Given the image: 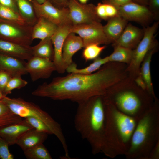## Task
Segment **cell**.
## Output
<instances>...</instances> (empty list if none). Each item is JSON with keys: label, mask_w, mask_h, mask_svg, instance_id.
<instances>
[{"label": "cell", "mask_w": 159, "mask_h": 159, "mask_svg": "<svg viewBox=\"0 0 159 159\" xmlns=\"http://www.w3.org/2000/svg\"><path fill=\"white\" fill-rule=\"evenodd\" d=\"M33 56L47 59L53 61L54 50L51 37L41 40L36 45L32 46Z\"/></svg>", "instance_id": "cb8c5ba5"}, {"label": "cell", "mask_w": 159, "mask_h": 159, "mask_svg": "<svg viewBox=\"0 0 159 159\" xmlns=\"http://www.w3.org/2000/svg\"><path fill=\"white\" fill-rule=\"evenodd\" d=\"M9 145L4 139L0 137V158L1 159H13L14 155L9 151Z\"/></svg>", "instance_id": "e575fe53"}, {"label": "cell", "mask_w": 159, "mask_h": 159, "mask_svg": "<svg viewBox=\"0 0 159 159\" xmlns=\"http://www.w3.org/2000/svg\"><path fill=\"white\" fill-rule=\"evenodd\" d=\"M12 77L7 72L0 70V91L2 94L5 86Z\"/></svg>", "instance_id": "8d00e7d4"}, {"label": "cell", "mask_w": 159, "mask_h": 159, "mask_svg": "<svg viewBox=\"0 0 159 159\" xmlns=\"http://www.w3.org/2000/svg\"><path fill=\"white\" fill-rule=\"evenodd\" d=\"M83 47V42L79 36L73 33L67 35L63 44L62 53V62L66 69L73 62L72 57L74 54Z\"/></svg>", "instance_id": "e0dca14e"}, {"label": "cell", "mask_w": 159, "mask_h": 159, "mask_svg": "<svg viewBox=\"0 0 159 159\" xmlns=\"http://www.w3.org/2000/svg\"><path fill=\"white\" fill-rule=\"evenodd\" d=\"M128 21L120 15L107 20L103 26L104 33L110 43L115 42L120 37Z\"/></svg>", "instance_id": "ffe728a7"}, {"label": "cell", "mask_w": 159, "mask_h": 159, "mask_svg": "<svg viewBox=\"0 0 159 159\" xmlns=\"http://www.w3.org/2000/svg\"><path fill=\"white\" fill-rule=\"evenodd\" d=\"M0 54L28 60L33 56L32 46L0 39Z\"/></svg>", "instance_id": "ac0fdd59"}, {"label": "cell", "mask_w": 159, "mask_h": 159, "mask_svg": "<svg viewBox=\"0 0 159 159\" xmlns=\"http://www.w3.org/2000/svg\"><path fill=\"white\" fill-rule=\"evenodd\" d=\"M109 62L108 56L103 58L98 57L94 59L93 62L88 66L81 69L77 68V64L73 62L67 67L66 71L69 73L89 74L99 69L102 65Z\"/></svg>", "instance_id": "484cf974"}, {"label": "cell", "mask_w": 159, "mask_h": 159, "mask_svg": "<svg viewBox=\"0 0 159 159\" xmlns=\"http://www.w3.org/2000/svg\"><path fill=\"white\" fill-rule=\"evenodd\" d=\"M26 63L25 60L0 54V70L7 72L12 77L27 74Z\"/></svg>", "instance_id": "d6986e66"}, {"label": "cell", "mask_w": 159, "mask_h": 159, "mask_svg": "<svg viewBox=\"0 0 159 159\" xmlns=\"http://www.w3.org/2000/svg\"><path fill=\"white\" fill-rule=\"evenodd\" d=\"M113 47V52L108 56L109 62H117L129 64L132 59L133 50L118 45Z\"/></svg>", "instance_id": "4316f807"}, {"label": "cell", "mask_w": 159, "mask_h": 159, "mask_svg": "<svg viewBox=\"0 0 159 159\" xmlns=\"http://www.w3.org/2000/svg\"><path fill=\"white\" fill-rule=\"evenodd\" d=\"M72 26H58L56 32L51 37L54 50V57L53 62L56 71L59 73H63L66 71L62 61V50L64 40L70 33V29Z\"/></svg>", "instance_id": "5bb4252c"}, {"label": "cell", "mask_w": 159, "mask_h": 159, "mask_svg": "<svg viewBox=\"0 0 159 159\" xmlns=\"http://www.w3.org/2000/svg\"><path fill=\"white\" fill-rule=\"evenodd\" d=\"M26 157L28 159H52L48 150L43 144L29 148L24 151Z\"/></svg>", "instance_id": "f546056e"}, {"label": "cell", "mask_w": 159, "mask_h": 159, "mask_svg": "<svg viewBox=\"0 0 159 159\" xmlns=\"http://www.w3.org/2000/svg\"><path fill=\"white\" fill-rule=\"evenodd\" d=\"M159 24V21L151 26L144 27L143 37L136 48L133 50L132 59L127 70L131 72L138 73L141 63L149 50L156 43L155 34Z\"/></svg>", "instance_id": "ba28073f"}, {"label": "cell", "mask_w": 159, "mask_h": 159, "mask_svg": "<svg viewBox=\"0 0 159 159\" xmlns=\"http://www.w3.org/2000/svg\"><path fill=\"white\" fill-rule=\"evenodd\" d=\"M96 14L101 20H107L109 19L119 15L117 8L108 3H99L95 6Z\"/></svg>", "instance_id": "f1b7e54d"}, {"label": "cell", "mask_w": 159, "mask_h": 159, "mask_svg": "<svg viewBox=\"0 0 159 159\" xmlns=\"http://www.w3.org/2000/svg\"><path fill=\"white\" fill-rule=\"evenodd\" d=\"M133 91L125 90L116 92H108L104 95L122 113L139 119L153 106L150 97Z\"/></svg>", "instance_id": "8992f818"}, {"label": "cell", "mask_w": 159, "mask_h": 159, "mask_svg": "<svg viewBox=\"0 0 159 159\" xmlns=\"http://www.w3.org/2000/svg\"><path fill=\"white\" fill-rule=\"evenodd\" d=\"M33 26L0 18V39L15 43L30 46Z\"/></svg>", "instance_id": "52a82bcc"}, {"label": "cell", "mask_w": 159, "mask_h": 159, "mask_svg": "<svg viewBox=\"0 0 159 159\" xmlns=\"http://www.w3.org/2000/svg\"><path fill=\"white\" fill-rule=\"evenodd\" d=\"M0 18L20 23L27 24L19 14L8 7L1 4Z\"/></svg>", "instance_id": "1f68e13d"}, {"label": "cell", "mask_w": 159, "mask_h": 159, "mask_svg": "<svg viewBox=\"0 0 159 159\" xmlns=\"http://www.w3.org/2000/svg\"><path fill=\"white\" fill-rule=\"evenodd\" d=\"M24 119L34 129L37 131L46 133L48 135H52L48 127L42 121L31 117H26Z\"/></svg>", "instance_id": "836d02e7"}, {"label": "cell", "mask_w": 159, "mask_h": 159, "mask_svg": "<svg viewBox=\"0 0 159 159\" xmlns=\"http://www.w3.org/2000/svg\"><path fill=\"white\" fill-rule=\"evenodd\" d=\"M32 3L37 18H44L58 26L73 25L68 7L58 9L47 1L42 4H39L35 0H32Z\"/></svg>", "instance_id": "30bf717a"}, {"label": "cell", "mask_w": 159, "mask_h": 159, "mask_svg": "<svg viewBox=\"0 0 159 159\" xmlns=\"http://www.w3.org/2000/svg\"><path fill=\"white\" fill-rule=\"evenodd\" d=\"M117 8L119 15L128 21L136 22L144 27L149 25L155 20L148 6L133 1Z\"/></svg>", "instance_id": "7c38bea8"}, {"label": "cell", "mask_w": 159, "mask_h": 159, "mask_svg": "<svg viewBox=\"0 0 159 159\" xmlns=\"http://www.w3.org/2000/svg\"><path fill=\"white\" fill-rule=\"evenodd\" d=\"M95 6L92 4H83L77 0H69L67 7L73 25L100 22Z\"/></svg>", "instance_id": "8fae6325"}, {"label": "cell", "mask_w": 159, "mask_h": 159, "mask_svg": "<svg viewBox=\"0 0 159 159\" xmlns=\"http://www.w3.org/2000/svg\"><path fill=\"white\" fill-rule=\"evenodd\" d=\"M102 0V1H105V0Z\"/></svg>", "instance_id": "7dc6e473"}, {"label": "cell", "mask_w": 159, "mask_h": 159, "mask_svg": "<svg viewBox=\"0 0 159 159\" xmlns=\"http://www.w3.org/2000/svg\"><path fill=\"white\" fill-rule=\"evenodd\" d=\"M149 0H132V1L139 4L147 6Z\"/></svg>", "instance_id": "7bdbcfd3"}, {"label": "cell", "mask_w": 159, "mask_h": 159, "mask_svg": "<svg viewBox=\"0 0 159 159\" xmlns=\"http://www.w3.org/2000/svg\"><path fill=\"white\" fill-rule=\"evenodd\" d=\"M34 128L24 119L21 121L0 128V137L9 146L16 144L19 139L27 131Z\"/></svg>", "instance_id": "2e32d148"}, {"label": "cell", "mask_w": 159, "mask_h": 159, "mask_svg": "<svg viewBox=\"0 0 159 159\" xmlns=\"http://www.w3.org/2000/svg\"><path fill=\"white\" fill-rule=\"evenodd\" d=\"M78 104L74 120L75 128L89 143L93 154L102 153L105 142L104 96H94Z\"/></svg>", "instance_id": "7a4b0ae2"}, {"label": "cell", "mask_w": 159, "mask_h": 159, "mask_svg": "<svg viewBox=\"0 0 159 159\" xmlns=\"http://www.w3.org/2000/svg\"><path fill=\"white\" fill-rule=\"evenodd\" d=\"M105 46H100L97 44H92L85 47L82 56L86 61L94 60L97 57L105 48Z\"/></svg>", "instance_id": "d6a6232c"}, {"label": "cell", "mask_w": 159, "mask_h": 159, "mask_svg": "<svg viewBox=\"0 0 159 159\" xmlns=\"http://www.w3.org/2000/svg\"><path fill=\"white\" fill-rule=\"evenodd\" d=\"M107 64L90 74L70 73L54 77L49 83L39 85L32 94L55 100H69L77 103L94 96H104L122 77L120 72Z\"/></svg>", "instance_id": "6da1fadb"}, {"label": "cell", "mask_w": 159, "mask_h": 159, "mask_svg": "<svg viewBox=\"0 0 159 159\" xmlns=\"http://www.w3.org/2000/svg\"><path fill=\"white\" fill-rule=\"evenodd\" d=\"M4 96L2 93L0 91V100L2 99L4 97Z\"/></svg>", "instance_id": "bcb514c9"}, {"label": "cell", "mask_w": 159, "mask_h": 159, "mask_svg": "<svg viewBox=\"0 0 159 159\" xmlns=\"http://www.w3.org/2000/svg\"><path fill=\"white\" fill-rule=\"evenodd\" d=\"M159 159V141L158 142L151 150L148 159Z\"/></svg>", "instance_id": "60d3db41"}, {"label": "cell", "mask_w": 159, "mask_h": 159, "mask_svg": "<svg viewBox=\"0 0 159 159\" xmlns=\"http://www.w3.org/2000/svg\"><path fill=\"white\" fill-rule=\"evenodd\" d=\"M39 4H42L44 3L46 0H35Z\"/></svg>", "instance_id": "ee69618b"}, {"label": "cell", "mask_w": 159, "mask_h": 159, "mask_svg": "<svg viewBox=\"0 0 159 159\" xmlns=\"http://www.w3.org/2000/svg\"><path fill=\"white\" fill-rule=\"evenodd\" d=\"M0 4L8 7L19 14L18 8L13 0H0Z\"/></svg>", "instance_id": "f35d334b"}, {"label": "cell", "mask_w": 159, "mask_h": 159, "mask_svg": "<svg viewBox=\"0 0 159 159\" xmlns=\"http://www.w3.org/2000/svg\"><path fill=\"white\" fill-rule=\"evenodd\" d=\"M143 29L128 23L113 46L120 45L132 49H135L143 38Z\"/></svg>", "instance_id": "9a60e30c"}, {"label": "cell", "mask_w": 159, "mask_h": 159, "mask_svg": "<svg viewBox=\"0 0 159 159\" xmlns=\"http://www.w3.org/2000/svg\"><path fill=\"white\" fill-rule=\"evenodd\" d=\"M147 6L153 14L155 20H158L159 16V0H149Z\"/></svg>", "instance_id": "d590c367"}, {"label": "cell", "mask_w": 159, "mask_h": 159, "mask_svg": "<svg viewBox=\"0 0 159 159\" xmlns=\"http://www.w3.org/2000/svg\"><path fill=\"white\" fill-rule=\"evenodd\" d=\"M100 22L73 25L70 32L78 34L82 39L84 48L92 44H110L103 30Z\"/></svg>", "instance_id": "9c48e42d"}, {"label": "cell", "mask_w": 159, "mask_h": 159, "mask_svg": "<svg viewBox=\"0 0 159 159\" xmlns=\"http://www.w3.org/2000/svg\"><path fill=\"white\" fill-rule=\"evenodd\" d=\"M159 141V109L155 103L138 120L133 133L127 159H148L150 152Z\"/></svg>", "instance_id": "277c9868"}, {"label": "cell", "mask_w": 159, "mask_h": 159, "mask_svg": "<svg viewBox=\"0 0 159 159\" xmlns=\"http://www.w3.org/2000/svg\"><path fill=\"white\" fill-rule=\"evenodd\" d=\"M79 2L82 4H87L88 0H78Z\"/></svg>", "instance_id": "f6af8a7d"}, {"label": "cell", "mask_w": 159, "mask_h": 159, "mask_svg": "<svg viewBox=\"0 0 159 159\" xmlns=\"http://www.w3.org/2000/svg\"><path fill=\"white\" fill-rule=\"evenodd\" d=\"M157 43L148 52L143 62L141 76L144 81L149 94L155 98L153 89L150 70V64L152 55L155 51Z\"/></svg>", "instance_id": "d4e9b609"}, {"label": "cell", "mask_w": 159, "mask_h": 159, "mask_svg": "<svg viewBox=\"0 0 159 159\" xmlns=\"http://www.w3.org/2000/svg\"><path fill=\"white\" fill-rule=\"evenodd\" d=\"M104 101L105 142L102 153L113 158L128 152L139 119L122 113L105 97Z\"/></svg>", "instance_id": "3957f363"}, {"label": "cell", "mask_w": 159, "mask_h": 159, "mask_svg": "<svg viewBox=\"0 0 159 159\" xmlns=\"http://www.w3.org/2000/svg\"><path fill=\"white\" fill-rule=\"evenodd\" d=\"M58 26L44 18H38L37 22L33 26L32 40L36 39L42 40L47 37H51L56 32Z\"/></svg>", "instance_id": "7402d4cb"}, {"label": "cell", "mask_w": 159, "mask_h": 159, "mask_svg": "<svg viewBox=\"0 0 159 159\" xmlns=\"http://www.w3.org/2000/svg\"><path fill=\"white\" fill-rule=\"evenodd\" d=\"M27 84L28 82L22 79L21 76L12 77L10 79L5 86L2 94L4 96H6L8 95L11 93L12 90L23 88Z\"/></svg>", "instance_id": "4dcf8cb0"}, {"label": "cell", "mask_w": 159, "mask_h": 159, "mask_svg": "<svg viewBox=\"0 0 159 159\" xmlns=\"http://www.w3.org/2000/svg\"><path fill=\"white\" fill-rule=\"evenodd\" d=\"M1 100L14 113L21 118L31 117L42 121L49 128L61 143L65 155H69L68 145L60 124L48 113L36 104L20 98H10L7 96Z\"/></svg>", "instance_id": "5b68a950"}, {"label": "cell", "mask_w": 159, "mask_h": 159, "mask_svg": "<svg viewBox=\"0 0 159 159\" xmlns=\"http://www.w3.org/2000/svg\"><path fill=\"white\" fill-rule=\"evenodd\" d=\"M132 1V0H105L102 2L109 3L118 8Z\"/></svg>", "instance_id": "ab89813d"}, {"label": "cell", "mask_w": 159, "mask_h": 159, "mask_svg": "<svg viewBox=\"0 0 159 159\" xmlns=\"http://www.w3.org/2000/svg\"><path fill=\"white\" fill-rule=\"evenodd\" d=\"M22 120L21 117L13 112L0 100V128L19 122Z\"/></svg>", "instance_id": "83f0119b"}, {"label": "cell", "mask_w": 159, "mask_h": 159, "mask_svg": "<svg viewBox=\"0 0 159 159\" xmlns=\"http://www.w3.org/2000/svg\"><path fill=\"white\" fill-rule=\"evenodd\" d=\"M20 15L28 24L33 26L38 18L35 14L32 0H13Z\"/></svg>", "instance_id": "603a6c76"}, {"label": "cell", "mask_w": 159, "mask_h": 159, "mask_svg": "<svg viewBox=\"0 0 159 159\" xmlns=\"http://www.w3.org/2000/svg\"><path fill=\"white\" fill-rule=\"evenodd\" d=\"M48 134L33 128L28 130L21 137L16 144L23 151L38 145L43 144Z\"/></svg>", "instance_id": "44dd1931"}, {"label": "cell", "mask_w": 159, "mask_h": 159, "mask_svg": "<svg viewBox=\"0 0 159 159\" xmlns=\"http://www.w3.org/2000/svg\"><path fill=\"white\" fill-rule=\"evenodd\" d=\"M136 82L138 85L144 90L146 88V86L144 81L140 76L136 80Z\"/></svg>", "instance_id": "b9f144b4"}, {"label": "cell", "mask_w": 159, "mask_h": 159, "mask_svg": "<svg viewBox=\"0 0 159 159\" xmlns=\"http://www.w3.org/2000/svg\"><path fill=\"white\" fill-rule=\"evenodd\" d=\"M52 5L58 9L67 7L69 0H46Z\"/></svg>", "instance_id": "74e56055"}, {"label": "cell", "mask_w": 159, "mask_h": 159, "mask_svg": "<svg viewBox=\"0 0 159 159\" xmlns=\"http://www.w3.org/2000/svg\"><path fill=\"white\" fill-rule=\"evenodd\" d=\"M27 61L26 71L32 81L48 78L56 71L53 62L49 59L32 56Z\"/></svg>", "instance_id": "4fadbf2b"}]
</instances>
